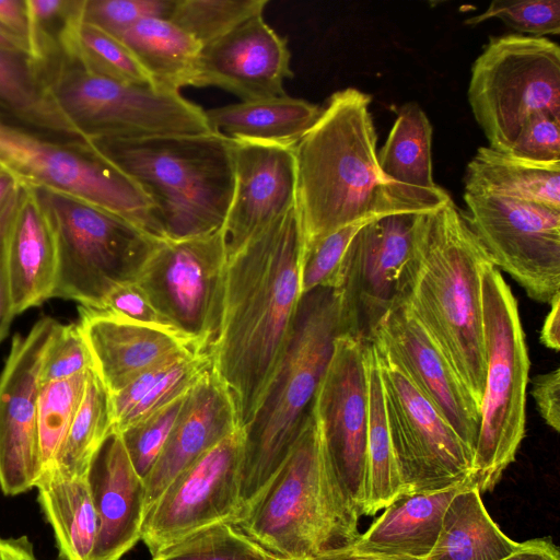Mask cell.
I'll return each instance as SVG.
<instances>
[{"label":"cell","instance_id":"59","mask_svg":"<svg viewBox=\"0 0 560 560\" xmlns=\"http://www.w3.org/2000/svg\"><path fill=\"white\" fill-rule=\"evenodd\" d=\"M1 167H2V166L0 165V168H1Z\"/></svg>","mask_w":560,"mask_h":560},{"label":"cell","instance_id":"58","mask_svg":"<svg viewBox=\"0 0 560 560\" xmlns=\"http://www.w3.org/2000/svg\"><path fill=\"white\" fill-rule=\"evenodd\" d=\"M270 560H298V559H284L272 556Z\"/></svg>","mask_w":560,"mask_h":560},{"label":"cell","instance_id":"57","mask_svg":"<svg viewBox=\"0 0 560 560\" xmlns=\"http://www.w3.org/2000/svg\"><path fill=\"white\" fill-rule=\"evenodd\" d=\"M0 48L11 51H22L28 54L26 43L20 37L8 32L0 25Z\"/></svg>","mask_w":560,"mask_h":560},{"label":"cell","instance_id":"28","mask_svg":"<svg viewBox=\"0 0 560 560\" xmlns=\"http://www.w3.org/2000/svg\"><path fill=\"white\" fill-rule=\"evenodd\" d=\"M320 113L322 107L288 94L205 110L212 132L231 140L285 145H294Z\"/></svg>","mask_w":560,"mask_h":560},{"label":"cell","instance_id":"17","mask_svg":"<svg viewBox=\"0 0 560 560\" xmlns=\"http://www.w3.org/2000/svg\"><path fill=\"white\" fill-rule=\"evenodd\" d=\"M242 428L215 444L166 488L147 513L141 540L151 558L187 536L241 518Z\"/></svg>","mask_w":560,"mask_h":560},{"label":"cell","instance_id":"16","mask_svg":"<svg viewBox=\"0 0 560 560\" xmlns=\"http://www.w3.org/2000/svg\"><path fill=\"white\" fill-rule=\"evenodd\" d=\"M312 412L325 460L359 516L368 494L369 365L366 342L347 335L316 390Z\"/></svg>","mask_w":560,"mask_h":560},{"label":"cell","instance_id":"12","mask_svg":"<svg viewBox=\"0 0 560 560\" xmlns=\"http://www.w3.org/2000/svg\"><path fill=\"white\" fill-rule=\"evenodd\" d=\"M418 214L375 218L352 238L335 287L341 335L368 342L386 315L407 303L420 268Z\"/></svg>","mask_w":560,"mask_h":560},{"label":"cell","instance_id":"13","mask_svg":"<svg viewBox=\"0 0 560 560\" xmlns=\"http://www.w3.org/2000/svg\"><path fill=\"white\" fill-rule=\"evenodd\" d=\"M226 264L223 228L191 238H162L135 282L176 330L212 353L221 329Z\"/></svg>","mask_w":560,"mask_h":560},{"label":"cell","instance_id":"27","mask_svg":"<svg viewBox=\"0 0 560 560\" xmlns=\"http://www.w3.org/2000/svg\"><path fill=\"white\" fill-rule=\"evenodd\" d=\"M432 127L415 102L399 107L386 142L377 154L382 174L422 212L445 205L451 197L432 176Z\"/></svg>","mask_w":560,"mask_h":560},{"label":"cell","instance_id":"45","mask_svg":"<svg viewBox=\"0 0 560 560\" xmlns=\"http://www.w3.org/2000/svg\"><path fill=\"white\" fill-rule=\"evenodd\" d=\"M175 0H84L82 21L117 38L141 20L168 19Z\"/></svg>","mask_w":560,"mask_h":560},{"label":"cell","instance_id":"24","mask_svg":"<svg viewBox=\"0 0 560 560\" xmlns=\"http://www.w3.org/2000/svg\"><path fill=\"white\" fill-rule=\"evenodd\" d=\"M88 479L98 517L92 560H121L141 540L145 487L118 432L93 457Z\"/></svg>","mask_w":560,"mask_h":560},{"label":"cell","instance_id":"4","mask_svg":"<svg viewBox=\"0 0 560 560\" xmlns=\"http://www.w3.org/2000/svg\"><path fill=\"white\" fill-rule=\"evenodd\" d=\"M86 140L147 196L159 237L191 238L223 228L234 189L230 139L207 132Z\"/></svg>","mask_w":560,"mask_h":560},{"label":"cell","instance_id":"46","mask_svg":"<svg viewBox=\"0 0 560 560\" xmlns=\"http://www.w3.org/2000/svg\"><path fill=\"white\" fill-rule=\"evenodd\" d=\"M91 370L93 359L79 324H58L44 355L40 384Z\"/></svg>","mask_w":560,"mask_h":560},{"label":"cell","instance_id":"40","mask_svg":"<svg viewBox=\"0 0 560 560\" xmlns=\"http://www.w3.org/2000/svg\"><path fill=\"white\" fill-rule=\"evenodd\" d=\"M267 4L268 0H175L168 19L203 47L264 14Z\"/></svg>","mask_w":560,"mask_h":560},{"label":"cell","instance_id":"29","mask_svg":"<svg viewBox=\"0 0 560 560\" xmlns=\"http://www.w3.org/2000/svg\"><path fill=\"white\" fill-rule=\"evenodd\" d=\"M518 544L493 522L479 490L465 486L450 501L438 539L424 560H501Z\"/></svg>","mask_w":560,"mask_h":560},{"label":"cell","instance_id":"49","mask_svg":"<svg viewBox=\"0 0 560 560\" xmlns=\"http://www.w3.org/2000/svg\"><path fill=\"white\" fill-rule=\"evenodd\" d=\"M532 395L537 408L556 432L560 430V370L539 374L533 380Z\"/></svg>","mask_w":560,"mask_h":560},{"label":"cell","instance_id":"42","mask_svg":"<svg viewBox=\"0 0 560 560\" xmlns=\"http://www.w3.org/2000/svg\"><path fill=\"white\" fill-rule=\"evenodd\" d=\"M369 221L347 225L303 244L300 270L302 295L317 288L337 285L347 249L358 231Z\"/></svg>","mask_w":560,"mask_h":560},{"label":"cell","instance_id":"51","mask_svg":"<svg viewBox=\"0 0 560 560\" xmlns=\"http://www.w3.org/2000/svg\"><path fill=\"white\" fill-rule=\"evenodd\" d=\"M0 25L23 39L28 48L30 15L26 0H0Z\"/></svg>","mask_w":560,"mask_h":560},{"label":"cell","instance_id":"2","mask_svg":"<svg viewBox=\"0 0 560 560\" xmlns=\"http://www.w3.org/2000/svg\"><path fill=\"white\" fill-rule=\"evenodd\" d=\"M370 104L354 88L335 92L293 147L304 244L360 221L422 213L380 170Z\"/></svg>","mask_w":560,"mask_h":560},{"label":"cell","instance_id":"54","mask_svg":"<svg viewBox=\"0 0 560 560\" xmlns=\"http://www.w3.org/2000/svg\"><path fill=\"white\" fill-rule=\"evenodd\" d=\"M0 560H37L32 542L26 536L0 537Z\"/></svg>","mask_w":560,"mask_h":560},{"label":"cell","instance_id":"26","mask_svg":"<svg viewBox=\"0 0 560 560\" xmlns=\"http://www.w3.org/2000/svg\"><path fill=\"white\" fill-rule=\"evenodd\" d=\"M463 487L399 492L350 548L369 555L424 560L438 539L450 501Z\"/></svg>","mask_w":560,"mask_h":560},{"label":"cell","instance_id":"33","mask_svg":"<svg viewBox=\"0 0 560 560\" xmlns=\"http://www.w3.org/2000/svg\"><path fill=\"white\" fill-rule=\"evenodd\" d=\"M465 192L521 199L560 211V165H538L480 147L467 165Z\"/></svg>","mask_w":560,"mask_h":560},{"label":"cell","instance_id":"52","mask_svg":"<svg viewBox=\"0 0 560 560\" xmlns=\"http://www.w3.org/2000/svg\"><path fill=\"white\" fill-rule=\"evenodd\" d=\"M501 560H560V551L551 539L535 538L520 542L513 552Z\"/></svg>","mask_w":560,"mask_h":560},{"label":"cell","instance_id":"56","mask_svg":"<svg viewBox=\"0 0 560 560\" xmlns=\"http://www.w3.org/2000/svg\"><path fill=\"white\" fill-rule=\"evenodd\" d=\"M20 184L21 182L10 171L0 168V215Z\"/></svg>","mask_w":560,"mask_h":560},{"label":"cell","instance_id":"10","mask_svg":"<svg viewBox=\"0 0 560 560\" xmlns=\"http://www.w3.org/2000/svg\"><path fill=\"white\" fill-rule=\"evenodd\" d=\"M468 102L489 147L508 152L525 121L560 119V48L546 37H491L471 67Z\"/></svg>","mask_w":560,"mask_h":560},{"label":"cell","instance_id":"21","mask_svg":"<svg viewBox=\"0 0 560 560\" xmlns=\"http://www.w3.org/2000/svg\"><path fill=\"white\" fill-rule=\"evenodd\" d=\"M290 62L287 39L261 14L202 47L194 86H215L241 101L279 96L294 75Z\"/></svg>","mask_w":560,"mask_h":560},{"label":"cell","instance_id":"5","mask_svg":"<svg viewBox=\"0 0 560 560\" xmlns=\"http://www.w3.org/2000/svg\"><path fill=\"white\" fill-rule=\"evenodd\" d=\"M339 336L336 288L303 294L280 364L254 418L243 428L238 521L259 501L302 433Z\"/></svg>","mask_w":560,"mask_h":560},{"label":"cell","instance_id":"53","mask_svg":"<svg viewBox=\"0 0 560 560\" xmlns=\"http://www.w3.org/2000/svg\"><path fill=\"white\" fill-rule=\"evenodd\" d=\"M550 305L540 331V341L549 349L558 351L560 348V294L556 295Z\"/></svg>","mask_w":560,"mask_h":560},{"label":"cell","instance_id":"39","mask_svg":"<svg viewBox=\"0 0 560 560\" xmlns=\"http://www.w3.org/2000/svg\"><path fill=\"white\" fill-rule=\"evenodd\" d=\"M69 59L84 69L115 81L154 86L150 75L117 37L82 22L75 33Z\"/></svg>","mask_w":560,"mask_h":560},{"label":"cell","instance_id":"25","mask_svg":"<svg viewBox=\"0 0 560 560\" xmlns=\"http://www.w3.org/2000/svg\"><path fill=\"white\" fill-rule=\"evenodd\" d=\"M57 265L48 212L36 187L21 183L5 238V270L15 315L52 298Z\"/></svg>","mask_w":560,"mask_h":560},{"label":"cell","instance_id":"23","mask_svg":"<svg viewBox=\"0 0 560 560\" xmlns=\"http://www.w3.org/2000/svg\"><path fill=\"white\" fill-rule=\"evenodd\" d=\"M238 428L233 400L212 368L187 393L165 446L143 479L144 514L179 474Z\"/></svg>","mask_w":560,"mask_h":560},{"label":"cell","instance_id":"48","mask_svg":"<svg viewBox=\"0 0 560 560\" xmlns=\"http://www.w3.org/2000/svg\"><path fill=\"white\" fill-rule=\"evenodd\" d=\"M96 310L128 320L176 330L159 313L145 292L135 281L125 282L114 288L104 299L101 307Z\"/></svg>","mask_w":560,"mask_h":560},{"label":"cell","instance_id":"32","mask_svg":"<svg viewBox=\"0 0 560 560\" xmlns=\"http://www.w3.org/2000/svg\"><path fill=\"white\" fill-rule=\"evenodd\" d=\"M38 502L51 525L63 560H92L98 517L88 476L65 478L56 471L43 474L35 486Z\"/></svg>","mask_w":560,"mask_h":560},{"label":"cell","instance_id":"47","mask_svg":"<svg viewBox=\"0 0 560 560\" xmlns=\"http://www.w3.org/2000/svg\"><path fill=\"white\" fill-rule=\"evenodd\" d=\"M508 153L532 164L560 165V119L545 113L532 116Z\"/></svg>","mask_w":560,"mask_h":560},{"label":"cell","instance_id":"44","mask_svg":"<svg viewBox=\"0 0 560 560\" xmlns=\"http://www.w3.org/2000/svg\"><path fill=\"white\" fill-rule=\"evenodd\" d=\"M490 19H499L522 34L533 37L558 35L560 33L559 0H494L485 12L465 21L475 26Z\"/></svg>","mask_w":560,"mask_h":560},{"label":"cell","instance_id":"55","mask_svg":"<svg viewBox=\"0 0 560 560\" xmlns=\"http://www.w3.org/2000/svg\"><path fill=\"white\" fill-rule=\"evenodd\" d=\"M307 560H407L376 555L362 553L352 548L330 550Z\"/></svg>","mask_w":560,"mask_h":560},{"label":"cell","instance_id":"37","mask_svg":"<svg viewBox=\"0 0 560 560\" xmlns=\"http://www.w3.org/2000/svg\"><path fill=\"white\" fill-rule=\"evenodd\" d=\"M92 371V370H91ZM40 384L37 429L43 474L50 471L82 401L89 373Z\"/></svg>","mask_w":560,"mask_h":560},{"label":"cell","instance_id":"1","mask_svg":"<svg viewBox=\"0 0 560 560\" xmlns=\"http://www.w3.org/2000/svg\"><path fill=\"white\" fill-rule=\"evenodd\" d=\"M303 244L294 206L228 257L212 359L242 429L254 418L291 337L302 296Z\"/></svg>","mask_w":560,"mask_h":560},{"label":"cell","instance_id":"19","mask_svg":"<svg viewBox=\"0 0 560 560\" xmlns=\"http://www.w3.org/2000/svg\"><path fill=\"white\" fill-rule=\"evenodd\" d=\"M370 341L385 350L474 454L480 409L407 303L386 315Z\"/></svg>","mask_w":560,"mask_h":560},{"label":"cell","instance_id":"30","mask_svg":"<svg viewBox=\"0 0 560 560\" xmlns=\"http://www.w3.org/2000/svg\"><path fill=\"white\" fill-rule=\"evenodd\" d=\"M119 39L131 50L155 88L177 91L194 86L201 44L170 19L139 21Z\"/></svg>","mask_w":560,"mask_h":560},{"label":"cell","instance_id":"20","mask_svg":"<svg viewBox=\"0 0 560 560\" xmlns=\"http://www.w3.org/2000/svg\"><path fill=\"white\" fill-rule=\"evenodd\" d=\"M231 141L234 189L223 225L228 257L294 208L296 189L294 145Z\"/></svg>","mask_w":560,"mask_h":560},{"label":"cell","instance_id":"22","mask_svg":"<svg viewBox=\"0 0 560 560\" xmlns=\"http://www.w3.org/2000/svg\"><path fill=\"white\" fill-rule=\"evenodd\" d=\"M79 315L78 324L91 352L94 371L110 395L180 354L206 351L173 329L128 320L84 306L79 307Z\"/></svg>","mask_w":560,"mask_h":560},{"label":"cell","instance_id":"35","mask_svg":"<svg viewBox=\"0 0 560 560\" xmlns=\"http://www.w3.org/2000/svg\"><path fill=\"white\" fill-rule=\"evenodd\" d=\"M113 431L110 394L92 370L82 401L50 471L69 479L88 476L93 457Z\"/></svg>","mask_w":560,"mask_h":560},{"label":"cell","instance_id":"15","mask_svg":"<svg viewBox=\"0 0 560 560\" xmlns=\"http://www.w3.org/2000/svg\"><path fill=\"white\" fill-rule=\"evenodd\" d=\"M467 223L495 268L539 303L560 294V211L491 194H464Z\"/></svg>","mask_w":560,"mask_h":560},{"label":"cell","instance_id":"14","mask_svg":"<svg viewBox=\"0 0 560 560\" xmlns=\"http://www.w3.org/2000/svg\"><path fill=\"white\" fill-rule=\"evenodd\" d=\"M371 342L401 491L435 492L470 486L472 453L385 350Z\"/></svg>","mask_w":560,"mask_h":560},{"label":"cell","instance_id":"7","mask_svg":"<svg viewBox=\"0 0 560 560\" xmlns=\"http://www.w3.org/2000/svg\"><path fill=\"white\" fill-rule=\"evenodd\" d=\"M487 360L470 486L491 491L514 462L525 434L529 358L517 302L493 264L481 273Z\"/></svg>","mask_w":560,"mask_h":560},{"label":"cell","instance_id":"38","mask_svg":"<svg viewBox=\"0 0 560 560\" xmlns=\"http://www.w3.org/2000/svg\"><path fill=\"white\" fill-rule=\"evenodd\" d=\"M30 15L28 54L37 62L70 56L82 21L84 0H26Z\"/></svg>","mask_w":560,"mask_h":560},{"label":"cell","instance_id":"36","mask_svg":"<svg viewBox=\"0 0 560 560\" xmlns=\"http://www.w3.org/2000/svg\"><path fill=\"white\" fill-rule=\"evenodd\" d=\"M369 365L368 494L364 515H374L401 492L385 413L380 369L371 341Z\"/></svg>","mask_w":560,"mask_h":560},{"label":"cell","instance_id":"8","mask_svg":"<svg viewBox=\"0 0 560 560\" xmlns=\"http://www.w3.org/2000/svg\"><path fill=\"white\" fill-rule=\"evenodd\" d=\"M36 189L57 243L52 298L100 308L114 288L136 280L145 259L162 240L97 205L60 191Z\"/></svg>","mask_w":560,"mask_h":560},{"label":"cell","instance_id":"50","mask_svg":"<svg viewBox=\"0 0 560 560\" xmlns=\"http://www.w3.org/2000/svg\"><path fill=\"white\" fill-rule=\"evenodd\" d=\"M19 192L20 186L0 215V342L7 336L12 318L15 316L12 310L5 270V238L8 228L19 198Z\"/></svg>","mask_w":560,"mask_h":560},{"label":"cell","instance_id":"3","mask_svg":"<svg viewBox=\"0 0 560 560\" xmlns=\"http://www.w3.org/2000/svg\"><path fill=\"white\" fill-rule=\"evenodd\" d=\"M420 268L407 305L480 409L486 351L481 273L493 264L452 199L418 214Z\"/></svg>","mask_w":560,"mask_h":560},{"label":"cell","instance_id":"9","mask_svg":"<svg viewBox=\"0 0 560 560\" xmlns=\"http://www.w3.org/2000/svg\"><path fill=\"white\" fill-rule=\"evenodd\" d=\"M36 65L56 105L85 139L212 132L205 109L180 92L115 81L69 58Z\"/></svg>","mask_w":560,"mask_h":560},{"label":"cell","instance_id":"11","mask_svg":"<svg viewBox=\"0 0 560 560\" xmlns=\"http://www.w3.org/2000/svg\"><path fill=\"white\" fill-rule=\"evenodd\" d=\"M0 165L21 183L74 196L156 236L142 190L85 140H68L0 114Z\"/></svg>","mask_w":560,"mask_h":560},{"label":"cell","instance_id":"34","mask_svg":"<svg viewBox=\"0 0 560 560\" xmlns=\"http://www.w3.org/2000/svg\"><path fill=\"white\" fill-rule=\"evenodd\" d=\"M0 114L58 138L85 140L62 115L26 52L0 48Z\"/></svg>","mask_w":560,"mask_h":560},{"label":"cell","instance_id":"18","mask_svg":"<svg viewBox=\"0 0 560 560\" xmlns=\"http://www.w3.org/2000/svg\"><path fill=\"white\" fill-rule=\"evenodd\" d=\"M58 324L46 316L26 335H15L0 375V489L5 495L34 488L43 472L37 429L40 369Z\"/></svg>","mask_w":560,"mask_h":560},{"label":"cell","instance_id":"6","mask_svg":"<svg viewBox=\"0 0 560 560\" xmlns=\"http://www.w3.org/2000/svg\"><path fill=\"white\" fill-rule=\"evenodd\" d=\"M359 517L325 460L311 412L259 501L233 525L275 557L307 560L351 547Z\"/></svg>","mask_w":560,"mask_h":560},{"label":"cell","instance_id":"43","mask_svg":"<svg viewBox=\"0 0 560 560\" xmlns=\"http://www.w3.org/2000/svg\"><path fill=\"white\" fill-rule=\"evenodd\" d=\"M186 396L187 394L175 399L119 433L128 456L142 479L147 477L165 446Z\"/></svg>","mask_w":560,"mask_h":560},{"label":"cell","instance_id":"41","mask_svg":"<svg viewBox=\"0 0 560 560\" xmlns=\"http://www.w3.org/2000/svg\"><path fill=\"white\" fill-rule=\"evenodd\" d=\"M271 557L233 524L218 523L167 547L151 560H270Z\"/></svg>","mask_w":560,"mask_h":560},{"label":"cell","instance_id":"31","mask_svg":"<svg viewBox=\"0 0 560 560\" xmlns=\"http://www.w3.org/2000/svg\"><path fill=\"white\" fill-rule=\"evenodd\" d=\"M212 368V353L195 350L140 375L110 395L114 431L120 433L184 396Z\"/></svg>","mask_w":560,"mask_h":560}]
</instances>
